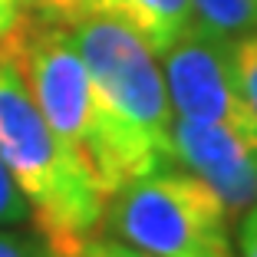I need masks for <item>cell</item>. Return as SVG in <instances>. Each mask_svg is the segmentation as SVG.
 <instances>
[{"instance_id":"cell-1","label":"cell","mask_w":257,"mask_h":257,"mask_svg":"<svg viewBox=\"0 0 257 257\" xmlns=\"http://www.w3.org/2000/svg\"><path fill=\"white\" fill-rule=\"evenodd\" d=\"M0 162L23 195L40 241L63 250L96 234L106 221V198L83 162L40 112L17 60L0 46Z\"/></svg>"},{"instance_id":"cell-2","label":"cell","mask_w":257,"mask_h":257,"mask_svg":"<svg viewBox=\"0 0 257 257\" xmlns=\"http://www.w3.org/2000/svg\"><path fill=\"white\" fill-rule=\"evenodd\" d=\"M4 50L14 53L17 69L23 83L30 86L40 112L83 162L106 201L128 182L152 172L106 115L69 27L27 17L14 43H7Z\"/></svg>"},{"instance_id":"cell-3","label":"cell","mask_w":257,"mask_h":257,"mask_svg":"<svg viewBox=\"0 0 257 257\" xmlns=\"http://www.w3.org/2000/svg\"><path fill=\"white\" fill-rule=\"evenodd\" d=\"M69 33L112 125L125 136V142L142 155L152 172L172 165L175 109L162 66L155 63V50L128 27L99 14L69 23Z\"/></svg>"},{"instance_id":"cell-4","label":"cell","mask_w":257,"mask_h":257,"mask_svg":"<svg viewBox=\"0 0 257 257\" xmlns=\"http://www.w3.org/2000/svg\"><path fill=\"white\" fill-rule=\"evenodd\" d=\"M112 234L149 257H237L231 214L195 172L155 168L106 201Z\"/></svg>"},{"instance_id":"cell-5","label":"cell","mask_w":257,"mask_h":257,"mask_svg":"<svg viewBox=\"0 0 257 257\" xmlns=\"http://www.w3.org/2000/svg\"><path fill=\"white\" fill-rule=\"evenodd\" d=\"M162 76L178 119L227 125L257 136V119L241 96L227 37L195 23L188 33L162 50Z\"/></svg>"},{"instance_id":"cell-6","label":"cell","mask_w":257,"mask_h":257,"mask_svg":"<svg viewBox=\"0 0 257 257\" xmlns=\"http://www.w3.org/2000/svg\"><path fill=\"white\" fill-rule=\"evenodd\" d=\"M172 159L195 172L224 201L231 218L257 204V136L227 125L178 119L172 122Z\"/></svg>"},{"instance_id":"cell-7","label":"cell","mask_w":257,"mask_h":257,"mask_svg":"<svg viewBox=\"0 0 257 257\" xmlns=\"http://www.w3.org/2000/svg\"><path fill=\"white\" fill-rule=\"evenodd\" d=\"M89 14L109 17L162 53L165 46L195 27L191 0H89Z\"/></svg>"},{"instance_id":"cell-8","label":"cell","mask_w":257,"mask_h":257,"mask_svg":"<svg viewBox=\"0 0 257 257\" xmlns=\"http://www.w3.org/2000/svg\"><path fill=\"white\" fill-rule=\"evenodd\" d=\"M191 7L201 27L227 40L257 30V0H191Z\"/></svg>"},{"instance_id":"cell-9","label":"cell","mask_w":257,"mask_h":257,"mask_svg":"<svg viewBox=\"0 0 257 257\" xmlns=\"http://www.w3.org/2000/svg\"><path fill=\"white\" fill-rule=\"evenodd\" d=\"M231 63H234V76L244 102L257 119V30L231 40Z\"/></svg>"},{"instance_id":"cell-10","label":"cell","mask_w":257,"mask_h":257,"mask_svg":"<svg viewBox=\"0 0 257 257\" xmlns=\"http://www.w3.org/2000/svg\"><path fill=\"white\" fill-rule=\"evenodd\" d=\"M27 17H40V20L53 23H76L79 17H89V0H20Z\"/></svg>"},{"instance_id":"cell-11","label":"cell","mask_w":257,"mask_h":257,"mask_svg":"<svg viewBox=\"0 0 257 257\" xmlns=\"http://www.w3.org/2000/svg\"><path fill=\"white\" fill-rule=\"evenodd\" d=\"M46 257H139V250H132L122 241H106V237H83L73 247L63 250H50L46 247Z\"/></svg>"},{"instance_id":"cell-12","label":"cell","mask_w":257,"mask_h":257,"mask_svg":"<svg viewBox=\"0 0 257 257\" xmlns=\"http://www.w3.org/2000/svg\"><path fill=\"white\" fill-rule=\"evenodd\" d=\"M27 218H30V208H27V201H23V195L17 191L10 172L4 168V162H0V227L23 224Z\"/></svg>"},{"instance_id":"cell-13","label":"cell","mask_w":257,"mask_h":257,"mask_svg":"<svg viewBox=\"0 0 257 257\" xmlns=\"http://www.w3.org/2000/svg\"><path fill=\"white\" fill-rule=\"evenodd\" d=\"M0 257H46V247L43 241H33V237H23L0 227Z\"/></svg>"},{"instance_id":"cell-14","label":"cell","mask_w":257,"mask_h":257,"mask_svg":"<svg viewBox=\"0 0 257 257\" xmlns=\"http://www.w3.org/2000/svg\"><path fill=\"white\" fill-rule=\"evenodd\" d=\"M23 20H27V14H23L20 0H0V46L14 43V37L20 33Z\"/></svg>"},{"instance_id":"cell-15","label":"cell","mask_w":257,"mask_h":257,"mask_svg":"<svg viewBox=\"0 0 257 257\" xmlns=\"http://www.w3.org/2000/svg\"><path fill=\"white\" fill-rule=\"evenodd\" d=\"M237 257H257V204L244 214L237 227Z\"/></svg>"},{"instance_id":"cell-16","label":"cell","mask_w":257,"mask_h":257,"mask_svg":"<svg viewBox=\"0 0 257 257\" xmlns=\"http://www.w3.org/2000/svg\"><path fill=\"white\" fill-rule=\"evenodd\" d=\"M139 257H149V254H139Z\"/></svg>"}]
</instances>
